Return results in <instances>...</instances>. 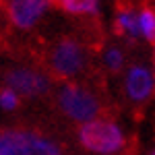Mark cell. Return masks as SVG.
I'll return each instance as SVG.
<instances>
[{"mask_svg":"<svg viewBox=\"0 0 155 155\" xmlns=\"http://www.w3.org/2000/svg\"><path fill=\"white\" fill-rule=\"evenodd\" d=\"M52 6L68 15H95L97 12V0H50Z\"/></svg>","mask_w":155,"mask_h":155,"instance_id":"9","label":"cell"},{"mask_svg":"<svg viewBox=\"0 0 155 155\" xmlns=\"http://www.w3.org/2000/svg\"><path fill=\"white\" fill-rule=\"evenodd\" d=\"M0 155H62V151L37 130L4 128L0 130Z\"/></svg>","mask_w":155,"mask_h":155,"instance_id":"1","label":"cell"},{"mask_svg":"<svg viewBox=\"0 0 155 155\" xmlns=\"http://www.w3.org/2000/svg\"><path fill=\"white\" fill-rule=\"evenodd\" d=\"M114 27H116V31H118L120 35H128L132 39H137V37L143 33L141 31V23H139V15L132 11V8H122V11H118Z\"/></svg>","mask_w":155,"mask_h":155,"instance_id":"8","label":"cell"},{"mask_svg":"<svg viewBox=\"0 0 155 155\" xmlns=\"http://www.w3.org/2000/svg\"><path fill=\"white\" fill-rule=\"evenodd\" d=\"M17 106H19V93L15 89H11L8 85L4 89H0V107L4 112H12Z\"/></svg>","mask_w":155,"mask_h":155,"instance_id":"12","label":"cell"},{"mask_svg":"<svg viewBox=\"0 0 155 155\" xmlns=\"http://www.w3.org/2000/svg\"><path fill=\"white\" fill-rule=\"evenodd\" d=\"M153 74L149 72V68L145 66H132L128 74H126V95L130 97L132 101L137 104H143L147 101L151 93H153Z\"/></svg>","mask_w":155,"mask_h":155,"instance_id":"7","label":"cell"},{"mask_svg":"<svg viewBox=\"0 0 155 155\" xmlns=\"http://www.w3.org/2000/svg\"><path fill=\"white\" fill-rule=\"evenodd\" d=\"M50 66H52V71L56 72L60 79L77 77L85 66L83 48L77 41H72V39L58 41L54 46V50H52V54H50Z\"/></svg>","mask_w":155,"mask_h":155,"instance_id":"4","label":"cell"},{"mask_svg":"<svg viewBox=\"0 0 155 155\" xmlns=\"http://www.w3.org/2000/svg\"><path fill=\"white\" fill-rule=\"evenodd\" d=\"M104 62H106V66L112 72H118L120 68L124 66V54H122V50L107 48L106 52H104Z\"/></svg>","mask_w":155,"mask_h":155,"instance_id":"11","label":"cell"},{"mask_svg":"<svg viewBox=\"0 0 155 155\" xmlns=\"http://www.w3.org/2000/svg\"><path fill=\"white\" fill-rule=\"evenodd\" d=\"M6 85L15 89L19 95L25 97H39L46 95L50 89V81L46 74L31 68H12L6 74Z\"/></svg>","mask_w":155,"mask_h":155,"instance_id":"5","label":"cell"},{"mask_svg":"<svg viewBox=\"0 0 155 155\" xmlns=\"http://www.w3.org/2000/svg\"><path fill=\"white\" fill-rule=\"evenodd\" d=\"M50 0H11L8 17L11 23L19 29H31L46 12Z\"/></svg>","mask_w":155,"mask_h":155,"instance_id":"6","label":"cell"},{"mask_svg":"<svg viewBox=\"0 0 155 155\" xmlns=\"http://www.w3.org/2000/svg\"><path fill=\"white\" fill-rule=\"evenodd\" d=\"M2 2H4V0H0V4H2Z\"/></svg>","mask_w":155,"mask_h":155,"instance_id":"13","label":"cell"},{"mask_svg":"<svg viewBox=\"0 0 155 155\" xmlns=\"http://www.w3.org/2000/svg\"><path fill=\"white\" fill-rule=\"evenodd\" d=\"M58 104H60V110L71 120L83 122V124L95 120L101 112L97 97L91 91H87V89H83V87H79L74 83H68L60 89Z\"/></svg>","mask_w":155,"mask_h":155,"instance_id":"3","label":"cell"},{"mask_svg":"<svg viewBox=\"0 0 155 155\" xmlns=\"http://www.w3.org/2000/svg\"><path fill=\"white\" fill-rule=\"evenodd\" d=\"M79 143L87 151H93L99 155H112L124 147V134L116 122L91 120L79 128Z\"/></svg>","mask_w":155,"mask_h":155,"instance_id":"2","label":"cell"},{"mask_svg":"<svg viewBox=\"0 0 155 155\" xmlns=\"http://www.w3.org/2000/svg\"><path fill=\"white\" fill-rule=\"evenodd\" d=\"M153 155H155V153H153Z\"/></svg>","mask_w":155,"mask_h":155,"instance_id":"14","label":"cell"},{"mask_svg":"<svg viewBox=\"0 0 155 155\" xmlns=\"http://www.w3.org/2000/svg\"><path fill=\"white\" fill-rule=\"evenodd\" d=\"M139 23H141V31L149 41H155V12L151 8H143L139 12Z\"/></svg>","mask_w":155,"mask_h":155,"instance_id":"10","label":"cell"}]
</instances>
